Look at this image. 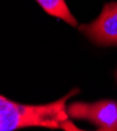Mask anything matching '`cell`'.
I'll return each instance as SVG.
<instances>
[{
  "instance_id": "cell-4",
  "label": "cell",
  "mask_w": 117,
  "mask_h": 131,
  "mask_svg": "<svg viewBox=\"0 0 117 131\" xmlns=\"http://www.w3.org/2000/svg\"><path fill=\"white\" fill-rule=\"evenodd\" d=\"M36 1L47 14L59 18L74 27L77 26V20L72 15L66 3V0H36Z\"/></svg>"
},
{
  "instance_id": "cell-3",
  "label": "cell",
  "mask_w": 117,
  "mask_h": 131,
  "mask_svg": "<svg viewBox=\"0 0 117 131\" xmlns=\"http://www.w3.org/2000/svg\"><path fill=\"white\" fill-rule=\"evenodd\" d=\"M79 30L98 46H117V2L105 3L100 15Z\"/></svg>"
},
{
  "instance_id": "cell-2",
  "label": "cell",
  "mask_w": 117,
  "mask_h": 131,
  "mask_svg": "<svg viewBox=\"0 0 117 131\" xmlns=\"http://www.w3.org/2000/svg\"><path fill=\"white\" fill-rule=\"evenodd\" d=\"M68 113L75 119H84L93 123L98 130L117 131V102L115 101L76 102L68 107Z\"/></svg>"
},
{
  "instance_id": "cell-1",
  "label": "cell",
  "mask_w": 117,
  "mask_h": 131,
  "mask_svg": "<svg viewBox=\"0 0 117 131\" xmlns=\"http://www.w3.org/2000/svg\"><path fill=\"white\" fill-rule=\"evenodd\" d=\"M73 89L60 100L44 105H24L13 102L4 95L0 96V130L12 131L25 127H46L78 130L69 121L67 101L77 93Z\"/></svg>"
},
{
  "instance_id": "cell-5",
  "label": "cell",
  "mask_w": 117,
  "mask_h": 131,
  "mask_svg": "<svg viewBox=\"0 0 117 131\" xmlns=\"http://www.w3.org/2000/svg\"><path fill=\"white\" fill-rule=\"evenodd\" d=\"M115 77H116V81H117V70H116V72H115Z\"/></svg>"
}]
</instances>
